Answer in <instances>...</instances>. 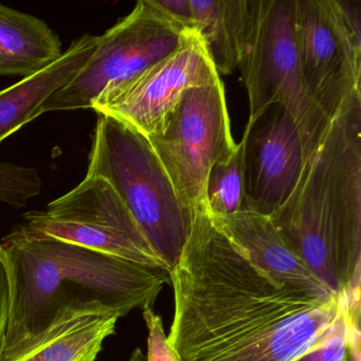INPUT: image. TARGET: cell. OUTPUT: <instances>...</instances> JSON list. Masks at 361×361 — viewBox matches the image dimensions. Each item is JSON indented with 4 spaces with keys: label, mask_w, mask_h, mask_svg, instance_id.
I'll use <instances>...</instances> for the list:
<instances>
[{
    "label": "cell",
    "mask_w": 361,
    "mask_h": 361,
    "mask_svg": "<svg viewBox=\"0 0 361 361\" xmlns=\"http://www.w3.org/2000/svg\"><path fill=\"white\" fill-rule=\"evenodd\" d=\"M24 219L25 227L42 235L169 271L128 207L100 177L86 175L68 193Z\"/></svg>",
    "instance_id": "ba28073f"
},
{
    "label": "cell",
    "mask_w": 361,
    "mask_h": 361,
    "mask_svg": "<svg viewBox=\"0 0 361 361\" xmlns=\"http://www.w3.org/2000/svg\"><path fill=\"white\" fill-rule=\"evenodd\" d=\"M243 210L271 216L293 193L305 164L301 134L284 105L249 116L240 145Z\"/></svg>",
    "instance_id": "8fae6325"
},
{
    "label": "cell",
    "mask_w": 361,
    "mask_h": 361,
    "mask_svg": "<svg viewBox=\"0 0 361 361\" xmlns=\"http://www.w3.org/2000/svg\"><path fill=\"white\" fill-rule=\"evenodd\" d=\"M191 4L193 30L204 41L219 75H230L246 54L257 0H191Z\"/></svg>",
    "instance_id": "5bb4252c"
},
{
    "label": "cell",
    "mask_w": 361,
    "mask_h": 361,
    "mask_svg": "<svg viewBox=\"0 0 361 361\" xmlns=\"http://www.w3.org/2000/svg\"><path fill=\"white\" fill-rule=\"evenodd\" d=\"M63 52L60 37L44 20L0 4V75L28 77Z\"/></svg>",
    "instance_id": "9a60e30c"
},
{
    "label": "cell",
    "mask_w": 361,
    "mask_h": 361,
    "mask_svg": "<svg viewBox=\"0 0 361 361\" xmlns=\"http://www.w3.org/2000/svg\"><path fill=\"white\" fill-rule=\"evenodd\" d=\"M5 263V252H4L3 245L0 244V267Z\"/></svg>",
    "instance_id": "d4e9b609"
},
{
    "label": "cell",
    "mask_w": 361,
    "mask_h": 361,
    "mask_svg": "<svg viewBox=\"0 0 361 361\" xmlns=\"http://www.w3.org/2000/svg\"><path fill=\"white\" fill-rule=\"evenodd\" d=\"M9 278L5 263L0 267V350L3 346L7 331L9 316Z\"/></svg>",
    "instance_id": "603a6c76"
},
{
    "label": "cell",
    "mask_w": 361,
    "mask_h": 361,
    "mask_svg": "<svg viewBox=\"0 0 361 361\" xmlns=\"http://www.w3.org/2000/svg\"><path fill=\"white\" fill-rule=\"evenodd\" d=\"M270 219L331 293L360 288L361 92L333 118L293 193Z\"/></svg>",
    "instance_id": "3957f363"
},
{
    "label": "cell",
    "mask_w": 361,
    "mask_h": 361,
    "mask_svg": "<svg viewBox=\"0 0 361 361\" xmlns=\"http://www.w3.org/2000/svg\"><path fill=\"white\" fill-rule=\"evenodd\" d=\"M128 361H147L145 359V354H143L142 350L140 348H137L134 352L130 355V358H128Z\"/></svg>",
    "instance_id": "cb8c5ba5"
},
{
    "label": "cell",
    "mask_w": 361,
    "mask_h": 361,
    "mask_svg": "<svg viewBox=\"0 0 361 361\" xmlns=\"http://www.w3.org/2000/svg\"><path fill=\"white\" fill-rule=\"evenodd\" d=\"M352 314L348 295L342 293L339 312L329 331L312 348L293 361H348Z\"/></svg>",
    "instance_id": "ac0fdd59"
},
{
    "label": "cell",
    "mask_w": 361,
    "mask_h": 361,
    "mask_svg": "<svg viewBox=\"0 0 361 361\" xmlns=\"http://www.w3.org/2000/svg\"><path fill=\"white\" fill-rule=\"evenodd\" d=\"M143 318L149 329L147 361H178L168 341L164 323L151 306L142 308Z\"/></svg>",
    "instance_id": "ffe728a7"
},
{
    "label": "cell",
    "mask_w": 361,
    "mask_h": 361,
    "mask_svg": "<svg viewBox=\"0 0 361 361\" xmlns=\"http://www.w3.org/2000/svg\"><path fill=\"white\" fill-rule=\"evenodd\" d=\"M88 161L86 175L113 187L171 274L187 244L193 213L181 204L149 139L99 115Z\"/></svg>",
    "instance_id": "277c9868"
},
{
    "label": "cell",
    "mask_w": 361,
    "mask_h": 361,
    "mask_svg": "<svg viewBox=\"0 0 361 361\" xmlns=\"http://www.w3.org/2000/svg\"><path fill=\"white\" fill-rule=\"evenodd\" d=\"M121 318L115 312L90 314L54 329L41 344L16 361H94Z\"/></svg>",
    "instance_id": "2e32d148"
},
{
    "label": "cell",
    "mask_w": 361,
    "mask_h": 361,
    "mask_svg": "<svg viewBox=\"0 0 361 361\" xmlns=\"http://www.w3.org/2000/svg\"><path fill=\"white\" fill-rule=\"evenodd\" d=\"M156 5L179 26L193 30V10L191 0H155Z\"/></svg>",
    "instance_id": "44dd1931"
},
{
    "label": "cell",
    "mask_w": 361,
    "mask_h": 361,
    "mask_svg": "<svg viewBox=\"0 0 361 361\" xmlns=\"http://www.w3.org/2000/svg\"><path fill=\"white\" fill-rule=\"evenodd\" d=\"M99 41L100 35H82L58 60L0 92V143L39 117L42 105L81 73Z\"/></svg>",
    "instance_id": "4fadbf2b"
},
{
    "label": "cell",
    "mask_w": 361,
    "mask_h": 361,
    "mask_svg": "<svg viewBox=\"0 0 361 361\" xmlns=\"http://www.w3.org/2000/svg\"><path fill=\"white\" fill-rule=\"evenodd\" d=\"M171 283L168 341L178 361H293L329 331L341 304V295L320 297L272 280L207 208L194 210Z\"/></svg>",
    "instance_id": "6da1fadb"
},
{
    "label": "cell",
    "mask_w": 361,
    "mask_h": 361,
    "mask_svg": "<svg viewBox=\"0 0 361 361\" xmlns=\"http://www.w3.org/2000/svg\"><path fill=\"white\" fill-rule=\"evenodd\" d=\"M211 217L232 240L246 250L257 267L279 284L310 295L335 297L289 246L270 217L246 210Z\"/></svg>",
    "instance_id": "7c38bea8"
},
{
    "label": "cell",
    "mask_w": 361,
    "mask_h": 361,
    "mask_svg": "<svg viewBox=\"0 0 361 361\" xmlns=\"http://www.w3.org/2000/svg\"><path fill=\"white\" fill-rule=\"evenodd\" d=\"M188 31L155 0H140L128 16L100 35L96 52L81 73L42 105L39 116L92 109L103 90L134 79L176 51Z\"/></svg>",
    "instance_id": "8992f818"
},
{
    "label": "cell",
    "mask_w": 361,
    "mask_h": 361,
    "mask_svg": "<svg viewBox=\"0 0 361 361\" xmlns=\"http://www.w3.org/2000/svg\"><path fill=\"white\" fill-rule=\"evenodd\" d=\"M219 80L202 37L195 30H189L176 51L134 79L103 90L92 109L149 138L162 130L188 90Z\"/></svg>",
    "instance_id": "30bf717a"
},
{
    "label": "cell",
    "mask_w": 361,
    "mask_h": 361,
    "mask_svg": "<svg viewBox=\"0 0 361 361\" xmlns=\"http://www.w3.org/2000/svg\"><path fill=\"white\" fill-rule=\"evenodd\" d=\"M293 22L304 87L331 121L360 92L361 43L346 27L337 0H295Z\"/></svg>",
    "instance_id": "9c48e42d"
},
{
    "label": "cell",
    "mask_w": 361,
    "mask_h": 361,
    "mask_svg": "<svg viewBox=\"0 0 361 361\" xmlns=\"http://www.w3.org/2000/svg\"><path fill=\"white\" fill-rule=\"evenodd\" d=\"M147 139L181 204L192 213L206 208L204 187L211 168L238 147L221 80L188 90L162 130Z\"/></svg>",
    "instance_id": "52a82bcc"
},
{
    "label": "cell",
    "mask_w": 361,
    "mask_h": 361,
    "mask_svg": "<svg viewBox=\"0 0 361 361\" xmlns=\"http://www.w3.org/2000/svg\"><path fill=\"white\" fill-rule=\"evenodd\" d=\"M352 314L348 361H360V295L348 298Z\"/></svg>",
    "instance_id": "7402d4cb"
},
{
    "label": "cell",
    "mask_w": 361,
    "mask_h": 361,
    "mask_svg": "<svg viewBox=\"0 0 361 361\" xmlns=\"http://www.w3.org/2000/svg\"><path fill=\"white\" fill-rule=\"evenodd\" d=\"M204 200L213 217L235 214L243 210V174L240 145L229 157L211 168L204 187Z\"/></svg>",
    "instance_id": "e0dca14e"
},
{
    "label": "cell",
    "mask_w": 361,
    "mask_h": 361,
    "mask_svg": "<svg viewBox=\"0 0 361 361\" xmlns=\"http://www.w3.org/2000/svg\"><path fill=\"white\" fill-rule=\"evenodd\" d=\"M9 316L0 361H16L67 321L153 307L171 274L31 231L3 240Z\"/></svg>",
    "instance_id": "7a4b0ae2"
},
{
    "label": "cell",
    "mask_w": 361,
    "mask_h": 361,
    "mask_svg": "<svg viewBox=\"0 0 361 361\" xmlns=\"http://www.w3.org/2000/svg\"><path fill=\"white\" fill-rule=\"evenodd\" d=\"M293 16L295 0H257L252 35L238 67L250 116L272 103L284 105L297 123L307 159L322 142L331 121L304 87Z\"/></svg>",
    "instance_id": "5b68a950"
},
{
    "label": "cell",
    "mask_w": 361,
    "mask_h": 361,
    "mask_svg": "<svg viewBox=\"0 0 361 361\" xmlns=\"http://www.w3.org/2000/svg\"><path fill=\"white\" fill-rule=\"evenodd\" d=\"M41 176L37 169L0 162V202L13 208H25L41 194Z\"/></svg>",
    "instance_id": "d6986e66"
}]
</instances>
